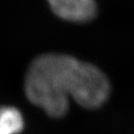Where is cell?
<instances>
[{"label":"cell","mask_w":134,"mask_h":134,"mask_svg":"<svg viewBox=\"0 0 134 134\" xmlns=\"http://www.w3.org/2000/svg\"><path fill=\"white\" fill-rule=\"evenodd\" d=\"M24 91L28 100L48 116L62 118L69 111L70 99L87 109L104 104L110 95V83L91 63L67 54L44 53L30 63Z\"/></svg>","instance_id":"cell-1"},{"label":"cell","mask_w":134,"mask_h":134,"mask_svg":"<svg viewBox=\"0 0 134 134\" xmlns=\"http://www.w3.org/2000/svg\"><path fill=\"white\" fill-rule=\"evenodd\" d=\"M55 15L71 23H84L97 15L95 0H47Z\"/></svg>","instance_id":"cell-2"},{"label":"cell","mask_w":134,"mask_h":134,"mask_svg":"<svg viewBox=\"0 0 134 134\" xmlns=\"http://www.w3.org/2000/svg\"><path fill=\"white\" fill-rule=\"evenodd\" d=\"M24 127L20 110L14 106H0V134H19Z\"/></svg>","instance_id":"cell-3"}]
</instances>
